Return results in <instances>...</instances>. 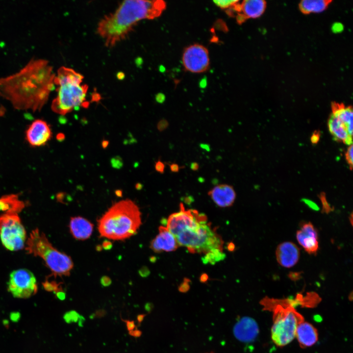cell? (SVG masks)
I'll list each match as a JSON object with an SVG mask.
<instances>
[{
  "label": "cell",
  "instance_id": "cell-46",
  "mask_svg": "<svg viewBox=\"0 0 353 353\" xmlns=\"http://www.w3.org/2000/svg\"><path fill=\"white\" fill-rule=\"evenodd\" d=\"M142 188H143V185H142V184H141V183H137L136 184V185H135V188H136L137 190H141V189H142Z\"/></svg>",
  "mask_w": 353,
  "mask_h": 353
},
{
  "label": "cell",
  "instance_id": "cell-28",
  "mask_svg": "<svg viewBox=\"0 0 353 353\" xmlns=\"http://www.w3.org/2000/svg\"><path fill=\"white\" fill-rule=\"evenodd\" d=\"M345 156L347 162L350 166V169H352L353 164V147L352 144L350 145L348 148L346 152Z\"/></svg>",
  "mask_w": 353,
  "mask_h": 353
},
{
  "label": "cell",
  "instance_id": "cell-7",
  "mask_svg": "<svg viewBox=\"0 0 353 353\" xmlns=\"http://www.w3.org/2000/svg\"><path fill=\"white\" fill-rule=\"evenodd\" d=\"M274 320L271 328V337L278 346L290 343L295 337L298 324L303 321L302 316L293 309L277 307L275 311Z\"/></svg>",
  "mask_w": 353,
  "mask_h": 353
},
{
  "label": "cell",
  "instance_id": "cell-43",
  "mask_svg": "<svg viewBox=\"0 0 353 353\" xmlns=\"http://www.w3.org/2000/svg\"><path fill=\"white\" fill-rule=\"evenodd\" d=\"M57 296L60 299L63 300L65 297V294L62 291H60L56 293Z\"/></svg>",
  "mask_w": 353,
  "mask_h": 353
},
{
  "label": "cell",
  "instance_id": "cell-47",
  "mask_svg": "<svg viewBox=\"0 0 353 353\" xmlns=\"http://www.w3.org/2000/svg\"><path fill=\"white\" fill-rule=\"evenodd\" d=\"M57 138L58 140L62 141L65 138V136L63 134H58Z\"/></svg>",
  "mask_w": 353,
  "mask_h": 353
},
{
  "label": "cell",
  "instance_id": "cell-45",
  "mask_svg": "<svg viewBox=\"0 0 353 353\" xmlns=\"http://www.w3.org/2000/svg\"><path fill=\"white\" fill-rule=\"evenodd\" d=\"M201 147H202V148L204 150H206L207 151H209V150H210L209 146L208 145L204 144H201Z\"/></svg>",
  "mask_w": 353,
  "mask_h": 353
},
{
  "label": "cell",
  "instance_id": "cell-33",
  "mask_svg": "<svg viewBox=\"0 0 353 353\" xmlns=\"http://www.w3.org/2000/svg\"><path fill=\"white\" fill-rule=\"evenodd\" d=\"M320 138V133L318 131H315L311 136L310 140L313 144H317Z\"/></svg>",
  "mask_w": 353,
  "mask_h": 353
},
{
  "label": "cell",
  "instance_id": "cell-34",
  "mask_svg": "<svg viewBox=\"0 0 353 353\" xmlns=\"http://www.w3.org/2000/svg\"><path fill=\"white\" fill-rule=\"evenodd\" d=\"M101 283L103 286H108L111 283V279L107 276H103L101 279Z\"/></svg>",
  "mask_w": 353,
  "mask_h": 353
},
{
  "label": "cell",
  "instance_id": "cell-22",
  "mask_svg": "<svg viewBox=\"0 0 353 353\" xmlns=\"http://www.w3.org/2000/svg\"><path fill=\"white\" fill-rule=\"evenodd\" d=\"M331 115L345 125L348 133L350 136H353V112L352 107L334 103L332 105Z\"/></svg>",
  "mask_w": 353,
  "mask_h": 353
},
{
  "label": "cell",
  "instance_id": "cell-39",
  "mask_svg": "<svg viewBox=\"0 0 353 353\" xmlns=\"http://www.w3.org/2000/svg\"><path fill=\"white\" fill-rule=\"evenodd\" d=\"M139 274L142 277H146L149 274V270L146 267H142L139 271Z\"/></svg>",
  "mask_w": 353,
  "mask_h": 353
},
{
  "label": "cell",
  "instance_id": "cell-40",
  "mask_svg": "<svg viewBox=\"0 0 353 353\" xmlns=\"http://www.w3.org/2000/svg\"><path fill=\"white\" fill-rule=\"evenodd\" d=\"M126 324L128 330L131 331L134 329L135 325L133 321H127Z\"/></svg>",
  "mask_w": 353,
  "mask_h": 353
},
{
  "label": "cell",
  "instance_id": "cell-1",
  "mask_svg": "<svg viewBox=\"0 0 353 353\" xmlns=\"http://www.w3.org/2000/svg\"><path fill=\"white\" fill-rule=\"evenodd\" d=\"M52 67L47 61L32 60L19 72L0 78V94L20 110H40L54 87Z\"/></svg>",
  "mask_w": 353,
  "mask_h": 353
},
{
  "label": "cell",
  "instance_id": "cell-19",
  "mask_svg": "<svg viewBox=\"0 0 353 353\" xmlns=\"http://www.w3.org/2000/svg\"><path fill=\"white\" fill-rule=\"evenodd\" d=\"M295 337L302 347H310L317 341L318 332L312 325L303 321L297 327Z\"/></svg>",
  "mask_w": 353,
  "mask_h": 353
},
{
  "label": "cell",
  "instance_id": "cell-12",
  "mask_svg": "<svg viewBox=\"0 0 353 353\" xmlns=\"http://www.w3.org/2000/svg\"><path fill=\"white\" fill-rule=\"evenodd\" d=\"M51 137L49 125L44 120L37 119L28 126L25 133V138L32 146L39 147L45 145Z\"/></svg>",
  "mask_w": 353,
  "mask_h": 353
},
{
  "label": "cell",
  "instance_id": "cell-16",
  "mask_svg": "<svg viewBox=\"0 0 353 353\" xmlns=\"http://www.w3.org/2000/svg\"><path fill=\"white\" fill-rule=\"evenodd\" d=\"M178 246L176 237L164 226L159 227L158 234L150 244L151 249L157 253L174 251Z\"/></svg>",
  "mask_w": 353,
  "mask_h": 353
},
{
  "label": "cell",
  "instance_id": "cell-42",
  "mask_svg": "<svg viewBox=\"0 0 353 353\" xmlns=\"http://www.w3.org/2000/svg\"><path fill=\"white\" fill-rule=\"evenodd\" d=\"M199 167V164L197 162H193L190 165L191 169L194 171L198 170Z\"/></svg>",
  "mask_w": 353,
  "mask_h": 353
},
{
  "label": "cell",
  "instance_id": "cell-27",
  "mask_svg": "<svg viewBox=\"0 0 353 353\" xmlns=\"http://www.w3.org/2000/svg\"><path fill=\"white\" fill-rule=\"evenodd\" d=\"M319 197L322 203V212L328 214L332 211L333 208L328 202L325 193H321Z\"/></svg>",
  "mask_w": 353,
  "mask_h": 353
},
{
  "label": "cell",
  "instance_id": "cell-17",
  "mask_svg": "<svg viewBox=\"0 0 353 353\" xmlns=\"http://www.w3.org/2000/svg\"><path fill=\"white\" fill-rule=\"evenodd\" d=\"M208 195L213 202L220 207L231 206L236 196L232 186L227 184L215 186L208 192Z\"/></svg>",
  "mask_w": 353,
  "mask_h": 353
},
{
  "label": "cell",
  "instance_id": "cell-31",
  "mask_svg": "<svg viewBox=\"0 0 353 353\" xmlns=\"http://www.w3.org/2000/svg\"><path fill=\"white\" fill-rule=\"evenodd\" d=\"M303 202L306 204L309 208L311 209L317 211L319 209V207L318 205L313 202H312L311 200H308V199H303Z\"/></svg>",
  "mask_w": 353,
  "mask_h": 353
},
{
  "label": "cell",
  "instance_id": "cell-24",
  "mask_svg": "<svg viewBox=\"0 0 353 353\" xmlns=\"http://www.w3.org/2000/svg\"><path fill=\"white\" fill-rule=\"evenodd\" d=\"M329 2L325 0H303L300 3L299 7L304 13H317L324 11Z\"/></svg>",
  "mask_w": 353,
  "mask_h": 353
},
{
  "label": "cell",
  "instance_id": "cell-11",
  "mask_svg": "<svg viewBox=\"0 0 353 353\" xmlns=\"http://www.w3.org/2000/svg\"><path fill=\"white\" fill-rule=\"evenodd\" d=\"M207 220L203 213L196 210H186L182 203L180 204V210L172 214L166 222L167 228L176 237L182 231L197 226L201 222Z\"/></svg>",
  "mask_w": 353,
  "mask_h": 353
},
{
  "label": "cell",
  "instance_id": "cell-9",
  "mask_svg": "<svg viewBox=\"0 0 353 353\" xmlns=\"http://www.w3.org/2000/svg\"><path fill=\"white\" fill-rule=\"evenodd\" d=\"M8 291L16 298L27 299L37 291L36 279L33 274L26 269L12 272L7 283Z\"/></svg>",
  "mask_w": 353,
  "mask_h": 353
},
{
  "label": "cell",
  "instance_id": "cell-8",
  "mask_svg": "<svg viewBox=\"0 0 353 353\" xmlns=\"http://www.w3.org/2000/svg\"><path fill=\"white\" fill-rule=\"evenodd\" d=\"M0 239L3 246L10 251L24 248L26 233L18 213H4L0 215Z\"/></svg>",
  "mask_w": 353,
  "mask_h": 353
},
{
  "label": "cell",
  "instance_id": "cell-2",
  "mask_svg": "<svg viewBox=\"0 0 353 353\" xmlns=\"http://www.w3.org/2000/svg\"><path fill=\"white\" fill-rule=\"evenodd\" d=\"M166 7L162 0L124 1L99 22L97 32L107 47H112L125 39L140 21L158 18Z\"/></svg>",
  "mask_w": 353,
  "mask_h": 353
},
{
  "label": "cell",
  "instance_id": "cell-50",
  "mask_svg": "<svg viewBox=\"0 0 353 353\" xmlns=\"http://www.w3.org/2000/svg\"></svg>",
  "mask_w": 353,
  "mask_h": 353
},
{
  "label": "cell",
  "instance_id": "cell-32",
  "mask_svg": "<svg viewBox=\"0 0 353 353\" xmlns=\"http://www.w3.org/2000/svg\"><path fill=\"white\" fill-rule=\"evenodd\" d=\"M154 167L157 172L160 173H164L165 170V164L162 161L158 160L156 162Z\"/></svg>",
  "mask_w": 353,
  "mask_h": 353
},
{
  "label": "cell",
  "instance_id": "cell-41",
  "mask_svg": "<svg viewBox=\"0 0 353 353\" xmlns=\"http://www.w3.org/2000/svg\"><path fill=\"white\" fill-rule=\"evenodd\" d=\"M289 276L291 279L295 280L299 278L300 274L299 273H291Z\"/></svg>",
  "mask_w": 353,
  "mask_h": 353
},
{
  "label": "cell",
  "instance_id": "cell-38",
  "mask_svg": "<svg viewBox=\"0 0 353 353\" xmlns=\"http://www.w3.org/2000/svg\"><path fill=\"white\" fill-rule=\"evenodd\" d=\"M170 170L172 172L177 173L179 171L180 167L177 164L173 163L170 166Z\"/></svg>",
  "mask_w": 353,
  "mask_h": 353
},
{
  "label": "cell",
  "instance_id": "cell-21",
  "mask_svg": "<svg viewBox=\"0 0 353 353\" xmlns=\"http://www.w3.org/2000/svg\"><path fill=\"white\" fill-rule=\"evenodd\" d=\"M328 127L335 140L348 145L352 144V136L348 133L345 125L332 115L328 121Z\"/></svg>",
  "mask_w": 353,
  "mask_h": 353
},
{
  "label": "cell",
  "instance_id": "cell-37",
  "mask_svg": "<svg viewBox=\"0 0 353 353\" xmlns=\"http://www.w3.org/2000/svg\"><path fill=\"white\" fill-rule=\"evenodd\" d=\"M67 317H68L67 318V320H69V321H71L72 320H73L74 321H76L78 319V315L76 312H71L70 314H68Z\"/></svg>",
  "mask_w": 353,
  "mask_h": 353
},
{
  "label": "cell",
  "instance_id": "cell-29",
  "mask_svg": "<svg viewBox=\"0 0 353 353\" xmlns=\"http://www.w3.org/2000/svg\"><path fill=\"white\" fill-rule=\"evenodd\" d=\"M110 163L113 168L120 169L123 166V162L120 156H115L111 159Z\"/></svg>",
  "mask_w": 353,
  "mask_h": 353
},
{
  "label": "cell",
  "instance_id": "cell-13",
  "mask_svg": "<svg viewBox=\"0 0 353 353\" xmlns=\"http://www.w3.org/2000/svg\"><path fill=\"white\" fill-rule=\"evenodd\" d=\"M233 334L238 340L243 342H251L257 337L259 329L257 323L252 318L242 317L234 326Z\"/></svg>",
  "mask_w": 353,
  "mask_h": 353
},
{
  "label": "cell",
  "instance_id": "cell-26",
  "mask_svg": "<svg viewBox=\"0 0 353 353\" xmlns=\"http://www.w3.org/2000/svg\"><path fill=\"white\" fill-rule=\"evenodd\" d=\"M43 285L45 288L48 291H54L56 293L62 290V288L60 286V283H57L55 281H48L47 280L44 283Z\"/></svg>",
  "mask_w": 353,
  "mask_h": 353
},
{
  "label": "cell",
  "instance_id": "cell-20",
  "mask_svg": "<svg viewBox=\"0 0 353 353\" xmlns=\"http://www.w3.org/2000/svg\"><path fill=\"white\" fill-rule=\"evenodd\" d=\"M266 5V2L263 0H245L240 3V12L239 13L246 19H255L263 14Z\"/></svg>",
  "mask_w": 353,
  "mask_h": 353
},
{
  "label": "cell",
  "instance_id": "cell-3",
  "mask_svg": "<svg viewBox=\"0 0 353 353\" xmlns=\"http://www.w3.org/2000/svg\"><path fill=\"white\" fill-rule=\"evenodd\" d=\"M142 224L138 206L130 200L114 203L98 220L100 235L108 239L123 240L135 234Z\"/></svg>",
  "mask_w": 353,
  "mask_h": 353
},
{
  "label": "cell",
  "instance_id": "cell-44",
  "mask_svg": "<svg viewBox=\"0 0 353 353\" xmlns=\"http://www.w3.org/2000/svg\"><path fill=\"white\" fill-rule=\"evenodd\" d=\"M109 145V142L107 140H103L101 142V146L103 149H105Z\"/></svg>",
  "mask_w": 353,
  "mask_h": 353
},
{
  "label": "cell",
  "instance_id": "cell-48",
  "mask_svg": "<svg viewBox=\"0 0 353 353\" xmlns=\"http://www.w3.org/2000/svg\"><path fill=\"white\" fill-rule=\"evenodd\" d=\"M115 194L118 197H121L122 196V191L121 190H117L115 192Z\"/></svg>",
  "mask_w": 353,
  "mask_h": 353
},
{
  "label": "cell",
  "instance_id": "cell-25",
  "mask_svg": "<svg viewBox=\"0 0 353 353\" xmlns=\"http://www.w3.org/2000/svg\"><path fill=\"white\" fill-rule=\"evenodd\" d=\"M239 0H214L213 2L218 7L225 11L236 3Z\"/></svg>",
  "mask_w": 353,
  "mask_h": 353
},
{
  "label": "cell",
  "instance_id": "cell-6",
  "mask_svg": "<svg viewBox=\"0 0 353 353\" xmlns=\"http://www.w3.org/2000/svg\"><path fill=\"white\" fill-rule=\"evenodd\" d=\"M25 247L27 253L41 257L54 277L70 275L74 267L71 257L53 247L45 234L38 228L30 232Z\"/></svg>",
  "mask_w": 353,
  "mask_h": 353
},
{
  "label": "cell",
  "instance_id": "cell-14",
  "mask_svg": "<svg viewBox=\"0 0 353 353\" xmlns=\"http://www.w3.org/2000/svg\"><path fill=\"white\" fill-rule=\"evenodd\" d=\"M299 243L309 254H315L319 248L318 234L313 225L310 222L301 227L296 233Z\"/></svg>",
  "mask_w": 353,
  "mask_h": 353
},
{
  "label": "cell",
  "instance_id": "cell-10",
  "mask_svg": "<svg viewBox=\"0 0 353 353\" xmlns=\"http://www.w3.org/2000/svg\"><path fill=\"white\" fill-rule=\"evenodd\" d=\"M182 63L185 71L192 73H202L210 66L208 50L198 43L186 47L182 54Z\"/></svg>",
  "mask_w": 353,
  "mask_h": 353
},
{
  "label": "cell",
  "instance_id": "cell-36",
  "mask_svg": "<svg viewBox=\"0 0 353 353\" xmlns=\"http://www.w3.org/2000/svg\"><path fill=\"white\" fill-rule=\"evenodd\" d=\"M101 246L105 250H109L112 247V244L110 241L106 240L102 242Z\"/></svg>",
  "mask_w": 353,
  "mask_h": 353
},
{
  "label": "cell",
  "instance_id": "cell-51",
  "mask_svg": "<svg viewBox=\"0 0 353 353\" xmlns=\"http://www.w3.org/2000/svg\"></svg>",
  "mask_w": 353,
  "mask_h": 353
},
{
  "label": "cell",
  "instance_id": "cell-23",
  "mask_svg": "<svg viewBox=\"0 0 353 353\" xmlns=\"http://www.w3.org/2000/svg\"><path fill=\"white\" fill-rule=\"evenodd\" d=\"M24 207V203L15 195L5 196L0 199V210L5 213H17Z\"/></svg>",
  "mask_w": 353,
  "mask_h": 353
},
{
  "label": "cell",
  "instance_id": "cell-15",
  "mask_svg": "<svg viewBox=\"0 0 353 353\" xmlns=\"http://www.w3.org/2000/svg\"><path fill=\"white\" fill-rule=\"evenodd\" d=\"M300 255L299 248L291 242L280 244L276 251L277 262L285 268H291L296 265L299 261Z\"/></svg>",
  "mask_w": 353,
  "mask_h": 353
},
{
  "label": "cell",
  "instance_id": "cell-5",
  "mask_svg": "<svg viewBox=\"0 0 353 353\" xmlns=\"http://www.w3.org/2000/svg\"><path fill=\"white\" fill-rule=\"evenodd\" d=\"M179 246L186 247L191 253L204 254L203 260L224 254V242L207 223L201 222L197 226L186 229L176 236Z\"/></svg>",
  "mask_w": 353,
  "mask_h": 353
},
{
  "label": "cell",
  "instance_id": "cell-18",
  "mask_svg": "<svg viewBox=\"0 0 353 353\" xmlns=\"http://www.w3.org/2000/svg\"><path fill=\"white\" fill-rule=\"evenodd\" d=\"M94 225L86 219L76 216L71 218L69 228L74 238L78 240H85L91 236Z\"/></svg>",
  "mask_w": 353,
  "mask_h": 353
},
{
  "label": "cell",
  "instance_id": "cell-49",
  "mask_svg": "<svg viewBox=\"0 0 353 353\" xmlns=\"http://www.w3.org/2000/svg\"><path fill=\"white\" fill-rule=\"evenodd\" d=\"M102 248V246L101 245H98V246L97 247V249L98 251H101Z\"/></svg>",
  "mask_w": 353,
  "mask_h": 353
},
{
  "label": "cell",
  "instance_id": "cell-30",
  "mask_svg": "<svg viewBox=\"0 0 353 353\" xmlns=\"http://www.w3.org/2000/svg\"><path fill=\"white\" fill-rule=\"evenodd\" d=\"M169 126L168 122L165 119L161 120L157 125V128L160 131L165 130Z\"/></svg>",
  "mask_w": 353,
  "mask_h": 353
},
{
  "label": "cell",
  "instance_id": "cell-4",
  "mask_svg": "<svg viewBox=\"0 0 353 353\" xmlns=\"http://www.w3.org/2000/svg\"><path fill=\"white\" fill-rule=\"evenodd\" d=\"M83 78L71 68L59 69L54 79V83L57 86V95L51 104L54 112L64 115L80 106H88L89 102L85 101L88 86L81 84Z\"/></svg>",
  "mask_w": 353,
  "mask_h": 353
},
{
  "label": "cell",
  "instance_id": "cell-35",
  "mask_svg": "<svg viewBox=\"0 0 353 353\" xmlns=\"http://www.w3.org/2000/svg\"><path fill=\"white\" fill-rule=\"evenodd\" d=\"M332 29L334 32H339L343 29V26L341 23H334L332 26Z\"/></svg>",
  "mask_w": 353,
  "mask_h": 353
}]
</instances>
